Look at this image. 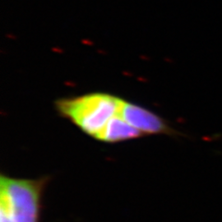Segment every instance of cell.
I'll return each instance as SVG.
<instances>
[{"label":"cell","instance_id":"cell-1","mask_svg":"<svg viewBox=\"0 0 222 222\" xmlns=\"http://www.w3.org/2000/svg\"><path fill=\"white\" fill-rule=\"evenodd\" d=\"M122 98L93 93L57 101L58 113L71 120L82 132L99 140L105 128L120 109Z\"/></svg>","mask_w":222,"mask_h":222},{"label":"cell","instance_id":"cell-2","mask_svg":"<svg viewBox=\"0 0 222 222\" xmlns=\"http://www.w3.org/2000/svg\"><path fill=\"white\" fill-rule=\"evenodd\" d=\"M48 179L0 176V222H39L41 200Z\"/></svg>","mask_w":222,"mask_h":222},{"label":"cell","instance_id":"cell-3","mask_svg":"<svg viewBox=\"0 0 222 222\" xmlns=\"http://www.w3.org/2000/svg\"><path fill=\"white\" fill-rule=\"evenodd\" d=\"M120 116L132 127L143 135L172 134L173 131L169 124L158 115L136 104L122 99Z\"/></svg>","mask_w":222,"mask_h":222},{"label":"cell","instance_id":"cell-4","mask_svg":"<svg viewBox=\"0 0 222 222\" xmlns=\"http://www.w3.org/2000/svg\"><path fill=\"white\" fill-rule=\"evenodd\" d=\"M142 136L144 135L139 131L129 125L122 118L120 113L118 112V114L111 119L108 126L105 128L98 141L109 144H115L140 138Z\"/></svg>","mask_w":222,"mask_h":222}]
</instances>
